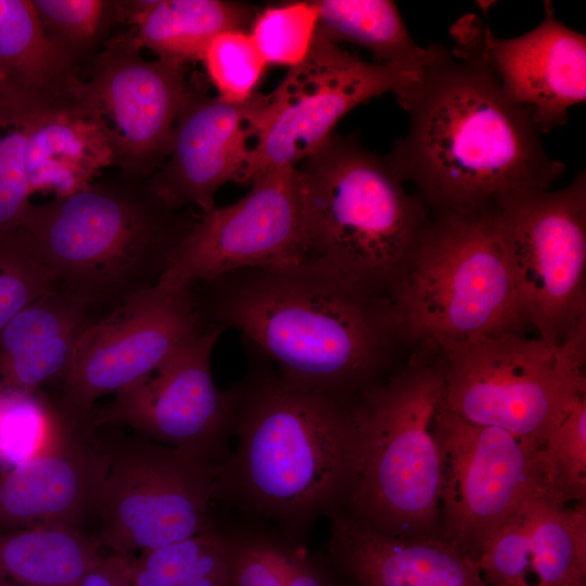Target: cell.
Returning <instances> with one entry per match:
<instances>
[{
  "instance_id": "cb8c5ba5",
  "label": "cell",
  "mask_w": 586,
  "mask_h": 586,
  "mask_svg": "<svg viewBox=\"0 0 586 586\" xmlns=\"http://www.w3.org/2000/svg\"><path fill=\"white\" fill-rule=\"evenodd\" d=\"M130 34L139 49L158 59L187 65L201 61L209 41L218 34L250 27L254 9L226 0H149L131 2Z\"/></svg>"
},
{
  "instance_id": "ffe728a7",
  "label": "cell",
  "mask_w": 586,
  "mask_h": 586,
  "mask_svg": "<svg viewBox=\"0 0 586 586\" xmlns=\"http://www.w3.org/2000/svg\"><path fill=\"white\" fill-rule=\"evenodd\" d=\"M476 565L488 586L586 584V504L550 492L526 498L484 543Z\"/></svg>"
},
{
  "instance_id": "f35d334b",
  "label": "cell",
  "mask_w": 586,
  "mask_h": 586,
  "mask_svg": "<svg viewBox=\"0 0 586 586\" xmlns=\"http://www.w3.org/2000/svg\"><path fill=\"white\" fill-rule=\"evenodd\" d=\"M0 586H25V585L0 578Z\"/></svg>"
},
{
  "instance_id": "74e56055",
  "label": "cell",
  "mask_w": 586,
  "mask_h": 586,
  "mask_svg": "<svg viewBox=\"0 0 586 586\" xmlns=\"http://www.w3.org/2000/svg\"><path fill=\"white\" fill-rule=\"evenodd\" d=\"M12 94H23V93H20L15 90H13L11 87H9L7 85V82L0 77V99L1 98H4V97H8V95H12ZM25 95V94H23ZM28 97V95H27Z\"/></svg>"
},
{
  "instance_id": "d590c367",
  "label": "cell",
  "mask_w": 586,
  "mask_h": 586,
  "mask_svg": "<svg viewBox=\"0 0 586 586\" xmlns=\"http://www.w3.org/2000/svg\"><path fill=\"white\" fill-rule=\"evenodd\" d=\"M130 558L112 552L104 555L77 586H132Z\"/></svg>"
},
{
  "instance_id": "ba28073f",
  "label": "cell",
  "mask_w": 586,
  "mask_h": 586,
  "mask_svg": "<svg viewBox=\"0 0 586 586\" xmlns=\"http://www.w3.org/2000/svg\"><path fill=\"white\" fill-rule=\"evenodd\" d=\"M433 342L444 362L442 404L471 423L545 445L586 391V316L559 346L517 331Z\"/></svg>"
},
{
  "instance_id": "ac0fdd59",
  "label": "cell",
  "mask_w": 586,
  "mask_h": 586,
  "mask_svg": "<svg viewBox=\"0 0 586 586\" xmlns=\"http://www.w3.org/2000/svg\"><path fill=\"white\" fill-rule=\"evenodd\" d=\"M110 454L91 420H78L26 461L0 472V532L81 524L97 517Z\"/></svg>"
},
{
  "instance_id": "836d02e7",
  "label": "cell",
  "mask_w": 586,
  "mask_h": 586,
  "mask_svg": "<svg viewBox=\"0 0 586 586\" xmlns=\"http://www.w3.org/2000/svg\"><path fill=\"white\" fill-rule=\"evenodd\" d=\"M59 283L15 234L0 243V333L26 305Z\"/></svg>"
},
{
  "instance_id": "484cf974",
  "label": "cell",
  "mask_w": 586,
  "mask_h": 586,
  "mask_svg": "<svg viewBox=\"0 0 586 586\" xmlns=\"http://www.w3.org/2000/svg\"><path fill=\"white\" fill-rule=\"evenodd\" d=\"M317 34L333 42H349L369 51L375 63L418 75L429 63L432 46H419L393 1L315 0Z\"/></svg>"
},
{
  "instance_id": "d6986e66",
  "label": "cell",
  "mask_w": 586,
  "mask_h": 586,
  "mask_svg": "<svg viewBox=\"0 0 586 586\" xmlns=\"http://www.w3.org/2000/svg\"><path fill=\"white\" fill-rule=\"evenodd\" d=\"M480 52L499 85L532 116L540 133L563 126L569 110L586 100V37L561 21L550 1L530 31L498 38L480 25Z\"/></svg>"
},
{
  "instance_id": "4fadbf2b",
  "label": "cell",
  "mask_w": 586,
  "mask_h": 586,
  "mask_svg": "<svg viewBox=\"0 0 586 586\" xmlns=\"http://www.w3.org/2000/svg\"><path fill=\"white\" fill-rule=\"evenodd\" d=\"M221 329L205 327L156 370L94 406L92 425L127 426L136 434L222 464L231 454L238 393L220 390L211 357Z\"/></svg>"
},
{
  "instance_id": "5b68a950",
  "label": "cell",
  "mask_w": 586,
  "mask_h": 586,
  "mask_svg": "<svg viewBox=\"0 0 586 586\" xmlns=\"http://www.w3.org/2000/svg\"><path fill=\"white\" fill-rule=\"evenodd\" d=\"M444 385L440 347L424 341L399 373L351 402L359 453L343 508L383 534H437L442 462L434 421Z\"/></svg>"
},
{
  "instance_id": "4dcf8cb0",
  "label": "cell",
  "mask_w": 586,
  "mask_h": 586,
  "mask_svg": "<svg viewBox=\"0 0 586 586\" xmlns=\"http://www.w3.org/2000/svg\"><path fill=\"white\" fill-rule=\"evenodd\" d=\"M318 26L315 0L289 1L257 12L249 34L267 65L294 67L308 55Z\"/></svg>"
},
{
  "instance_id": "8992f818",
  "label": "cell",
  "mask_w": 586,
  "mask_h": 586,
  "mask_svg": "<svg viewBox=\"0 0 586 586\" xmlns=\"http://www.w3.org/2000/svg\"><path fill=\"white\" fill-rule=\"evenodd\" d=\"M175 211L150 188L138 193L90 186L30 204L15 235L62 284L109 310L157 283L192 224Z\"/></svg>"
},
{
  "instance_id": "277c9868",
  "label": "cell",
  "mask_w": 586,
  "mask_h": 586,
  "mask_svg": "<svg viewBox=\"0 0 586 586\" xmlns=\"http://www.w3.org/2000/svg\"><path fill=\"white\" fill-rule=\"evenodd\" d=\"M301 266L384 298L408 271L432 216L387 155L359 136L332 135L297 167Z\"/></svg>"
},
{
  "instance_id": "5bb4252c",
  "label": "cell",
  "mask_w": 586,
  "mask_h": 586,
  "mask_svg": "<svg viewBox=\"0 0 586 586\" xmlns=\"http://www.w3.org/2000/svg\"><path fill=\"white\" fill-rule=\"evenodd\" d=\"M205 327L192 285L167 289L156 283L86 329L58 395L68 410L91 419L98 398L149 375Z\"/></svg>"
},
{
  "instance_id": "603a6c76",
  "label": "cell",
  "mask_w": 586,
  "mask_h": 586,
  "mask_svg": "<svg viewBox=\"0 0 586 586\" xmlns=\"http://www.w3.org/2000/svg\"><path fill=\"white\" fill-rule=\"evenodd\" d=\"M71 95L73 102L46 101L33 112L26 152L31 195L53 193L63 199L84 191L116 157L105 120Z\"/></svg>"
},
{
  "instance_id": "3957f363",
  "label": "cell",
  "mask_w": 586,
  "mask_h": 586,
  "mask_svg": "<svg viewBox=\"0 0 586 586\" xmlns=\"http://www.w3.org/2000/svg\"><path fill=\"white\" fill-rule=\"evenodd\" d=\"M234 450L215 501L302 543L322 515L346 505L359 440L351 404L296 388L275 370L235 386Z\"/></svg>"
},
{
  "instance_id": "d4e9b609",
  "label": "cell",
  "mask_w": 586,
  "mask_h": 586,
  "mask_svg": "<svg viewBox=\"0 0 586 586\" xmlns=\"http://www.w3.org/2000/svg\"><path fill=\"white\" fill-rule=\"evenodd\" d=\"M81 527L37 525L0 532V578L25 586H77L104 556Z\"/></svg>"
},
{
  "instance_id": "7a4b0ae2",
  "label": "cell",
  "mask_w": 586,
  "mask_h": 586,
  "mask_svg": "<svg viewBox=\"0 0 586 586\" xmlns=\"http://www.w3.org/2000/svg\"><path fill=\"white\" fill-rule=\"evenodd\" d=\"M212 284L204 319L240 331L288 384L344 403L380 383L398 340L390 302L305 266L251 268Z\"/></svg>"
},
{
  "instance_id": "9a60e30c",
  "label": "cell",
  "mask_w": 586,
  "mask_h": 586,
  "mask_svg": "<svg viewBox=\"0 0 586 586\" xmlns=\"http://www.w3.org/2000/svg\"><path fill=\"white\" fill-rule=\"evenodd\" d=\"M302 262V211L296 166L267 171L239 201L214 207L190 225L157 281L167 289L208 282L251 268Z\"/></svg>"
},
{
  "instance_id": "ab89813d",
  "label": "cell",
  "mask_w": 586,
  "mask_h": 586,
  "mask_svg": "<svg viewBox=\"0 0 586 586\" xmlns=\"http://www.w3.org/2000/svg\"><path fill=\"white\" fill-rule=\"evenodd\" d=\"M566 586H586V584H574V585H566Z\"/></svg>"
},
{
  "instance_id": "f1b7e54d",
  "label": "cell",
  "mask_w": 586,
  "mask_h": 586,
  "mask_svg": "<svg viewBox=\"0 0 586 586\" xmlns=\"http://www.w3.org/2000/svg\"><path fill=\"white\" fill-rule=\"evenodd\" d=\"M81 418L59 395L0 386V472L40 453Z\"/></svg>"
},
{
  "instance_id": "1f68e13d",
  "label": "cell",
  "mask_w": 586,
  "mask_h": 586,
  "mask_svg": "<svg viewBox=\"0 0 586 586\" xmlns=\"http://www.w3.org/2000/svg\"><path fill=\"white\" fill-rule=\"evenodd\" d=\"M552 494L565 504L586 498V392L577 394L544 445Z\"/></svg>"
},
{
  "instance_id": "e575fe53",
  "label": "cell",
  "mask_w": 586,
  "mask_h": 586,
  "mask_svg": "<svg viewBox=\"0 0 586 586\" xmlns=\"http://www.w3.org/2000/svg\"><path fill=\"white\" fill-rule=\"evenodd\" d=\"M44 27L71 43H82L97 33L104 12L101 0H33Z\"/></svg>"
},
{
  "instance_id": "9c48e42d",
  "label": "cell",
  "mask_w": 586,
  "mask_h": 586,
  "mask_svg": "<svg viewBox=\"0 0 586 586\" xmlns=\"http://www.w3.org/2000/svg\"><path fill=\"white\" fill-rule=\"evenodd\" d=\"M103 440L110 454L97 507L103 548L132 557L213 524L221 464L138 434Z\"/></svg>"
},
{
  "instance_id": "7402d4cb",
  "label": "cell",
  "mask_w": 586,
  "mask_h": 586,
  "mask_svg": "<svg viewBox=\"0 0 586 586\" xmlns=\"http://www.w3.org/2000/svg\"><path fill=\"white\" fill-rule=\"evenodd\" d=\"M105 311L61 282L26 305L0 333V386L62 384L81 335Z\"/></svg>"
},
{
  "instance_id": "f546056e",
  "label": "cell",
  "mask_w": 586,
  "mask_h": 586,
  "mask_svg": "<svg viewBox=\"0 0 586 586\" xmlns=\"http://www.w3.org/2000/svg\"><path fill=\"white\" fill-rule=\"evenodd\" d=\"M42 102L23 94L0 99V243L16 233L30 206L28 131L33 112Z\"/></svg>"
},
{
  "instance_id": "30bf717a",
  "label": "cell",
  "mask_w": 586,
  "mask_h": 586,
  "mask_svg": "<svg viewBox=\"0 0 586 586\" xmlns=\"http://www.w3.org/2000/svg\"><path fill=\"white\" fill-rule=\"evenodd\" d=\"M522 319L559 346L586 316V171L496 211Z\"/></svg>"
},
{
  "instance_id": "44dd1931",
  "label": "cell",
  "mask_w": 586,
  "mask_h": 586,
  "mask_svg": "<svg viewBox=\"0 0 586 586\" xmlns=\"http://www.w3.org/2000/svg\"><path fill=\"white\" fill-rule=\"evenodd\" d=\"M327 517L328 557L348 586H488L472 558L437 536H390L344 508Z\"/></svg>"
},
{
  "instance_id": "83f0119b",
  "label": "cell",
  "mask_w": 586,
  "mask_h": 586,
  "mask_svg": "<svg viewBox=\"0 0 586 586\" xmlns=\"http://www.w3.org/2000/svg\"><path fill=\"white\" fill-rule=\"evenodd\" d=\"M132 586H230L226 531L215 521L203 532L130 558Z\"/></svg>"
},
{
  "instance_id": "2e32d148",
  "label": "cell",
  "mask_w": 586,
  "mask_h": 586,
  "mask_svg": "<svg viewBox=\"0 0 586 586\" xmlns=\"http://www.w3.org/2000/svg\"><path fill=\"white\" fill-rule=\"evenodd\" d=\"M187 89L186 65L144 60L129 35L112 41L91 80H75L69 91L105 120L116 156L145 165L170 153Z\"/></svg>"
},
{
  "instance_id": "7c38bea8",
  "label": "cell",
  "mask_w": 586,
  "mask_h": 586,
  "mask_svg": "<svg viewBox=\"0 0 586 586\" xmlns=\"http://www.w3.org/2000/svg\"><path fill=\"white\" fill-rule=\"evenodd\" d=\"M434 434L442 462L436 536L476 561L487 538L521 502L552 493L544 445L468 422L443 404Z\"/></svg>"
},
{
  "instance_id": "8fae6325",
  "label": "cell",
  "mask_w": 586,
  "mask_h": 586,
  "mask_svg": "<svg viewBox=\"0 0 586 586\" xmlns=\"http://www.w3.org/2000/svg\"><path fill=\"white\" fill-rule=\"evenodd\" d=\"M416 77L361 60L316 33L305 60L264 95L240 183L296 166L329 140L349 111L383 93L395 94Z\"/></svg>"
},
{
  "instance_id": "6da1fadb",
  "label": "cell",
  "mask_w": 586,
  "mask_h": 586,
  "mask_svg": "<svg viewBox=\"0 0 586 586\" xmlns=\"http://www.w3.org/2000/svg\"><path fill=\"white\" fill-rule=\"evenodd\" d=\"M480 24L474 15L459 20L456 46L431 44L429 63L395 93L409 123L386 155L434 218L495 212L550 190L565 170L484 61Z\"/></svg>"
},
{
  "instance_id": "d6a6232c",
  "label": "cell",
  "mask_w": 586,
  "mask_h": 586,
  "mask_svg": "<svg viewBox=\"0 0 586 586\" xmlns=\"http://www.w3.org/2000/svg\"><path fill=\"white\" fill-rule=\"evenodd\" d=\"M201 61L217 97L229 102L252 98L268 66L246 29L215 36Z\"/></svg>"
},
{
  "instance_id": "8d00e7d4",
  "label": "cell",
  "mask_w": 586,
  "mask_h": 586,
  "mask_svg": "<svg viewBox=\"0 0 586 586\" xmlns=\"http://www.w3.org/2000/svg\"><path fill=\"white\" fill-rule=\"evenodd\" d=\"M328 563L305 550L283 586H343Z\"/></svg>"
},
{
  "instance_id": "52a82bcc",
  "label": "cell",
  "mask_w": 586,
  "mask_h": 586,
  "mask_svg": "<svg viewBox=\"0 0 586 586\" xmlns=\"http://www.w3.org/2000/svg\"><path fill=\"white\" fill-rule=\"evenodd\" d=\"M390 306L405 342L520 332L525 323L495 212L432 217Z\"/></svg>"
},
{
  "instance_id": "4316f807",
  "label": "cell",
  "mask_w": 586,
  "mask_h": 586,
  "mask_svg": "<svg viewBox=\"0 0 586 586\" xmlns=\"http://www.w3.org/2000/svg\"><path fill=\"white\" fill-rule=\"evenodd\" d=\"M64 49L48 36L29 0H0V77L13 90L50 100L69 90Z\"/></svg>"
},
{
  "instance_id": "e0dca14e",
  "label": "cell",
  "mask_w": 586,
  "mask_h": 586,
  "mask_svg": "<svg viewBox=\"0 0 586 586\" xmlns=\"http://www.w3.org/2000/svg\"><path fill=\"white\" fill-rule=\"evenodd\" d=\"M263 100L256 92L247 101L229 102L188 81L170 157L152 181L153 194L173 209L212 211L222 184L240 183Z\"/></svg>"
}]
</instances>
